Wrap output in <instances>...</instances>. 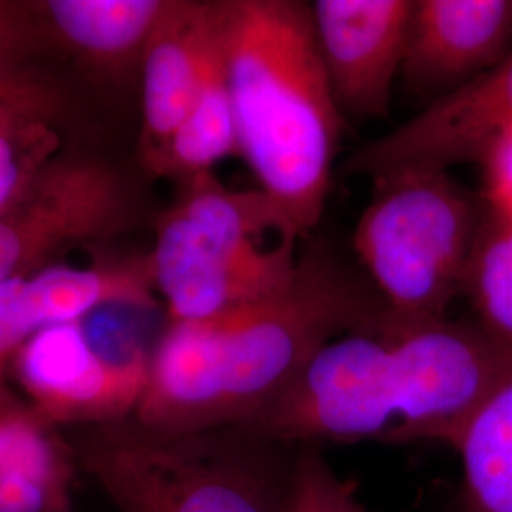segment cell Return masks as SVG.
<instances>
[{"label":"cell","mask_w":512,"mask_h":512,"mask_svg":"<svg viewBox=\"0 0 512 512\" xmlns=\"http://www.w3.org/2000/svg\"><path fill=\"white\" fill-rule=\"evenodd\" d=\"M512 382V344L475 319L397 325L334 338L285 393L239 425L285 444L361 442L456 446L467 425Z\"/></svg>","instance_id":"cell-1"},{"label":"cell","mask_w":512,"mask_h":512,"mask_svg":"<svg viewBox=\"0 0 512 512\" xmlns=\"http://www.w3.org/2000/svg\"><path fill=\"white\" fill-rule=\"evenodd\" d=\"M384 317L372 287L329 251L310 249L279 293L211 319L167 321L133 420L167 435L245 425L319 349Z\"/></svg>","instance_id":"cell-2"},{"label":"cell","mask_w":512,"mask_h":512,"mask_svg":"<svg viewBox=\"0 0 512 512\" xmlns=\"http://www.w3.org/2000/svg\"><path fill=\"white\" fill-rule=\"evenodd\" d=\"M222 55L239 156L310 236L325 211L344 114L298 0H222Z\"/></svg>","instance_id":"cell-3"},{"label":"cell","mask_w":512,"mask_h":512,"mask_svg":"<svg viewBox=\"0 0 512 512\" xmlns=\"http://www.w3.org/2000/svg\"><path fill=\"white\" fill-rule=\"evenodd\" d=\"M304 234L264 190H232L213 173L179 184L148 255L169 323L211 319L285 289Z\"/></svg>","instance_id":"cell-4"},{"label":"cell","mask_w":512,"mask_h":512,"mask_svg":"<svg viewBox=\"0 0 512 512\" xmlns=\"http://www.w3.org/2000/svg\"><path fill=\"white\" fill-rule=\"evenodd\" d=\"M73 446L118 512H281L296 452L243 427L167 435L135 420L82 429Z\"/></svg>","instance_id":"cell-5"},{"label":"cell","mask_w":512,"mask_h":512,"mask_svg":"<svg viewBox=\"0 0 512 512\" xmlns=\"http://www.w3.org/2000/svg\"><path fill=\"white\" fill-rule=\"evenodd\" d=\"M353 247L385 317L423 325L448 317L482 215V194L450 169L401 165L372 179Z\"/></svg>","instance_id":"cell-6"},{"label":"cell","mask_w":512,"mask_h":512,"mask_svg":"<svg viewBox=\"0 0 512 512\" xmlns=\"http://www.w3.org/2000/svg\"><path fill=\"white\" fill-rule=\"evenodd\" d=\"M156 346L133 327L99 334L86 319L61 323L19 349L8 378L57 429L122 423L143 399Z\"/></svg>","instance_id":"cell-7"},{"label":"cell","mask_w":512,"mask_h":512,"mask_svg":"<svg viewBox=\"0 0 512 512\" xmlns=\"http://www.w3.org/2000/svg\"><path fill=\"white\" fill-rule=\"evenodd\" d=\"M137 220L126 175L90 156H61L21 202L0 213V285L61 253L118 236Z\"/></svg>","instance_id":"cell-8"},{"label":"cell","mask_w":512,"mask_h":512,"mask_svg":"<svg viewBox=\"0 0 512 512\" xmlns=\"http://www.w3.org/2000/svg\"><path fill=\"white\" fill-rule=\"evenodd\" d=\"M512 133V55L467 86L427 103L349 158L348 175H374L401 165L452 169L480 164L501 137Z\"/></svg>","instance_id":"cell-9"},{"label":"cell","mask_w":512,"mask_h":512,"mask_svg":"<svg viewBox=\"0 0 512 512\" xmlns=\"http://www.w3.org/2000/svg\"><path fill=\"white\" fill-rule=\"evenodd\" d=\"M414 0H315L311 25L344 116L387 118Z\"/></svg>","instance_id":"cell-10"},{"label":"cell","mask_w":512,"mask_h":512,"mask_svg":"<svg viewBox=\"0 0 512 512\" xmlns=\"http://www.w3.org/2000/svg\"><path fill=\"white\" fill-rule=\"evenodd\" d=\"M148 256L86 268L52 264L0 285V385L19 349L40 330L107 308H154Z\"/></svg>","instance_id":"cell-11"},{"label":"cell","mask_w":512,"mask_h":512,"mask_svg":"<svg viewBox=\"0 0 512 512\" xmlns=\"http://www.w3.org/2000/svg\"><path fill=\"white\" fill-rule=\"evenodd\" d=\"M512 55V0H414L401 76L429 103Z\"/></svg>","instance_id":"cell-12"},{"label":"cell","mask_w":512,"mask_h":512,"mask_svg":"<svg viewBox=\"0 0 512 512\" xmlns=\"http://www.w3.org/2000/svg\"><path fill=\"white\" fill-rule=\"evenodd\" d=\"M222 0H167L141 65L143 162L192 109L222 54Z\"/></svg>","instance_id":"cell-13"},{"label":"cell","mask_w":512,"mask_h":512,"mask_svg":"<svg viewBox=\"0 0 512 512\" xmlns=\"http://www.w3.org/2000/svg\"><path fill=\"white\" fill-rule=\"evenodd\" d=\"M27 6L50 44L93 74L126 84L141 76L148 40L167 0H37Z\"/></svg>","instance_id":"cell-14"},{"label":"cell","mask_w":512,"mask_h":512,"mask_svg":"<svg viewBox=\"0 0 512 512\" xmlns=\"http://www.w3.org/2000/svg\"><path fill=\"white\" fill-rule=\"evenodd\" d=\"M78 467L61 429L0 385V512H71Z\"/></svg>","instance_id":"cell-15"},{"label":"cell","mask_w":512,"mask_h":512,"mask_svg":"<svg viewBox=\"0 0 512 512\" xmlns=\"http://www.w3.org/2000/svg\"><path fill=\"white\" fill-rule=\"evenodd\" d=\"M230 156H239L238 126L220 54L183 122L143 164L150 175L181 184L213 173Z\"/></svg>","instance_id":"cell-16"},{"label":"cell","mask_w":512,"mask_h":512,"mask_svg":"<svg viewBox=\"0 0 512 512\" xmlns=\"http://www.w3.org/2000/svg\"><path fill=\"white\" fill-rule=\"evenodd\" d=\"M454 450L465 512H512V382L478 410Z\"/></svg>","instance_id":"cell-17"},{"label":"cell","mask_w":512,"mask_h":512,"mask_svg":"<svg viewBox=\"0 0 512 512\" xmlns=\"http://www.w3.org/2000/svg\"><path fill=\"white\" fill-rule=\"evenodd\" d=\"M461 296L467 298L478 325L512 344V217L486 200L463 272Z\"/></svg>","instance_id":"cell-18"},{"label":"cell","mask_w":512,"mask_h":512,"mask_svg":"<svg viewBox=\"0 0 512 512\" xmlns=\"http://www.w3.org/2000/svg\"><path fill=\"white\" fill-rule=\"evenodd\" d=\"M52 116L0 101V213L27 198L63 156Z\"/></svg>","instance_id":"cell-19"},{"label":"cell","mask_w":512,"mask_h":512,"mask_svg":"<svg viewBox=\"0 0 512 512\" xmlns=\"http://www.w3.org/2000/svg\"><path fill=\"white\" fill-rule=\"evenodd\" d=\"M281 512H372L361 503L355 484L330 467L321 446L296 444L293 471Z\"/></svg>","instance_id":"cell-20"},{"label":"cell","mask_w":512,"mask_h":512,"mask_svg":"<svg viewBox=\"0 0 512 512\" xmlns=\"http://www.w3.org/2000/svg\"><path fill=\"white\" fill-rule=\"evenodd\" d=\"M0 101L48 114L55 120L63 114L67 99L50 76L31 61L0 59Z\"/></svg>","instance_id":"cell-21"},{"label":"cell","mask_w":512,"mask_h":512,"mask_svg":"<svg viewBox=\"0 0 512 512\" xmlns=\"http://www.w3.org/2000/svg\"><path fill=\"white\" fill-rule=\"evenodd\" d=\"M50 46L27 2L0 0V59L31 61Z\"/></svg>","instance_id":"cell-22"},{"label":"cell","mask_w":512,"mask_h":512,"mask_svg":"<svg viewBox=\"0 0 512 512\" xmlns=\"http://www.w3.org/2000/svg\"><path fill=\"white\" fill-rule=\"evenodd\" d=\"M484 188L482 196L512 217V133L501 137L480 160Z\"/></svg>","instance_id":"cell-23"}]
</instances>
